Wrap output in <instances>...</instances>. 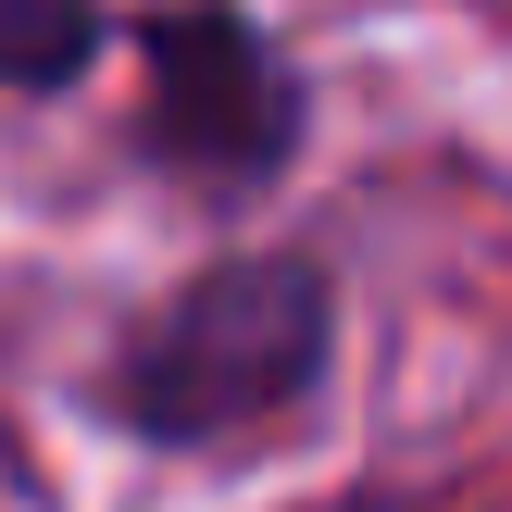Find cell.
<instances>
[{
    "label": "cell",
    "instance_id": "3957f363",
    "mask_svg": "<svg viewBox=\"0 0 512 512\" xmlns=\"http://www.w3.org/2000/svg\"><path fill=\"white\" fill-rule=\"evenodd\" d=\"M100 38H113V13H100V0H0V88H13V100L88 88Z\"/></svg>",
    "mask_w": 512,
    "mask_h": 512
},
{
    "label": "cell",
    "instance_id": "277c9868",
    "mask_svg": "<svg viewBox=\"0 0 512 512\" xmlns=\"http://www.w3.org/2000/svg\"><path fill=\"white\" fill-rule=\"evenodd\" d=\"M313 512H400L388 488H338V500H313Z\"/></svg>",
    "mask_w": 512,
    "mask_h": 512
},
{
    "label": "cell",
    "instance_id": "7a4b0ae2",
    "mask_svg": "<svg viewBox=\"0 0 512 512\" xmlns=\"http://www.w3.org/2000/svg\"><path fill=\"white\" fill-rule=\"evenodd\" d=\"M313 125L300 63L263 38L250 0H163L138 13V138L188 188H275Z\"/></svg>",
    "mask_w": 512,
    "mask_h": 512
},
{
    "label": "cell",
    "instance_id": "6da1fadb",
    "mask_svg": "<svg viewBox=\"0 0 512 512\" xmlns=\"http://www.w3.org/2000/svg\"><path fill=\"white\" fill-rule=\"evenodd\" d=\"M338 363V275L313 250H213L113 338L100 413L138 450H225L288 425Z\"/></svg>",
    "mask_w": 512,
    "mask_h": 512
}]
</instances>
